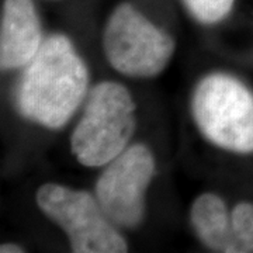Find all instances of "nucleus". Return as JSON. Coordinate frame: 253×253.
Segmentation results:
<instances>
[{
  "instance_id": "1",
  "label": "nucleus",
  "mask_w": 253,
  "mask_h": 253,
  "mask_svg": "<svg viewBox=\"0 0 253 253\" xmlns=\"http://www.w3.org/2000/svg\"><path fill=\"white\" fill-rule=\"evenodd\" d=\"M89 71L71 40L54 34L42 41L36 56L24 66L16 91L23 117L46 128H61L87 94Z\"/></svg>"
},
{
  "instance_id": "2",
  "label": "nucleus",
  "mask_w": 253,
  "mask_h": 253,
  "mask_svg": "<svg viewBox=\"0 0 253 253\" xmlns=\"http://www.w3.org/2000/svg\"><path fill=\"white\" fill-rule=\"evenodd\" d=\"M136 126L135 103L117 82L96 84L71 135V151L86 168H101L128 148Z\"/></svg>"
},
{
  "instance_id": "3",
  "label": "nucleus",
  "mask_w": 253,
  "mask_h": 253,
  "mask_svg": "<svg viewBox=\"0 0 253 253\" xmlns=\"http://www.w3.org/2000/svg\"><path fill=\"white\" fill-rule=\"evenodd\" d=\"M191 113L203 136L221 149L253 154V93L226 73H211L193 93Z\"/></svg>"
},
{
  "instance_id": "4",
  "label": "nucleus",
  "mask_w": 253,
  "mask_h": 253,
  "mask_svg": "<svg viewBox=\"0 0 253 253\" xmlns=\"http://www.w3.org/2000/svg\"><path fill=\"white\" fill-rule=\"evenodd\" d=\"M37 206L66 234L76 253H124L126 239L100 207L97 199L83 190L46 183L37 191Z\"/></svg>"
},
{
  "instance_id": "5",
  "label": "nucleus",
  "mask_w": 253,
  "mask_h": 253,
  "mask_svg": "<svg viewBox=\"0 0 253 253\" xmlns=\"http://www.w3.org/2000/svg\"><path fill=\"white\" fill-rule=\"evenodd\" d=\"M103 48L117 72L131 78H152L169 63L174 41L134 6L123 3L104 27Z\"/></svg>"
},
{
  "instance_id": "6",
  "label": "nucleus",
  "mask_w": 253,
  "mask_h": 253,
  "mask_svg": "<svg viewBox=\"0 0 253 253\" xmlns=\"http://www.w3.org/2000/svg\"><path fill=\"white\" fill-rule=\"evenodd\" d=\"M156 165L144 144L128 146L106 165L96 183V199L104 214L118 228H134L144 218L145 194Z\"/></svg>"
},
{
  "instance_id": "7",
  "label": "nucleus",
  "mask_w": 253,
  "mask_h": 253,
  "mask_svg": "<svg viewBox=\"0 0 253 253\" xmlns=\"http://www.w3.org/2000/svg\"><path fill=\"white\" fill-rule=\"evenodd\" d=\"M41 45V23L33 0H4L0 20L1 69L24 68Z\"/></svg>"
},
{
  "instance_id": "8",
  "label": "nucleus",
  "mask_w": 253,
  "mask_h": 253,
  "mask_svg": "<svg viewBox=\"0 0 253 253\" xmlns=\"http://www.w3.org/2000/svg\"><path fill=\"white\" fill-rule=\"evenodd\" d=\"M191 225L206 248L214 252H229L231 214L221 197L204 193L194 200L190 211Z\"/></svg>"
},
{
  "instance_id": "9",
  "label": "nucleus",
  "mask_w": 253,
  "mask_h": 253,
  "mask_svg": "<svg viewBox=\"0 0 253 253\" xmlns=\"http://www.w3.org/2000/svg\"><path fill=\"white\" fill-rule=\"evenodd\" d=\"M228 253H253L252 203H239L231 212V242Z\"/></svg>"
},
{
  "instance_id": "10",
  "label": "nucleus",
  "mask_w": 253,
  "mask_h": 253,
  "mask_svg": "<svg viewBox=\"0 0 253 253\" xmlns=\"http://www.w3.org/2000/svg\"><path fill=\"white\" fill-rule=\"evenodd\" d=\"M183 3L201 24H215L228 16L235 0H183Z\"/></svg>"
},
{
  "instance_id": "11",
  "label": "nucleus",
  "mask_w": 253,
  "mask_h": 253,
  "mask_svg": "<svg viewBox=\"0 0 253 253\" xmlns=\"http://www.w3.org/2000/svg\"><path fill=\"white\" fill-rule=\"evenodd\" d=\"M0 252L1 253H21L24 252V249H21V246L17 244H4L0 246Z\"/></svg>"
}]
</instances>
